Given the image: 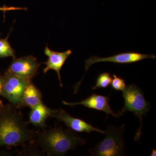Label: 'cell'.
I'll list each match as a JSON object with an SVG mask.
<instances>
[{
  "instance_id": "obj_1",
  "label": "cell",
  "mask_w": 156,
  "mask_h": 156,
  "mask_svg": "<svg viewBox=\"0 0 156 156\" xmlns=\"http://www.w3.org/2000/svg\"><path fill=\"white\" fill-rule=\"evenodd\" d=\"M20 112L11 103L4 104L0 100V149L9 150L34 143L37 131L27 127Z\"/></svg>"
},
{
  "instance_id": "obj_2",
  "label": "cell",
  "mask_w": 156,
  "mask_h": 156,
  "mask_svg": "<svg viewBox=\"0 0 156 156\" xmlns=\"http://www.w3.org/2000/svg\"><path fill=\"white\" fill-rule=\"evenodd\" d=\"M35 142L48 156H64L69 151L86 144V140L70 129L61 127L37 131Z\"/></svg>"
},
{
  "instance_id": "obj_3",
  "label": "cell",
  "mask_w": 156,
  "mask_h": 156,
  "mask_svg": "<svg viewBox=\"0 0 156 156\" xmlns=\"http://www.w3.org/2000/svg\"><path fill=\"white\" fill-rule=\"evenodd\" d=\"M105 133L106 135L103 140L89 151L91 155H125V144L124 140L125 125L118 127L109 126Z\"/></svg>"
},
{
  "instance_id": "obj_4",
  "label": "cell",
  "mask_w": 156,
  "mask_h": 156,
  "mask_svg": "<svg viewBox=\"0 0 156 156\" xmlns=\"http://www.w3.org/2000/svg\"><path fill=\"white\" fill-rule=\"evenodd\" d=\"M2 85L1 96L17 109L22 107V99L26 87L31 80L6 72L1 78Z\"/></svg>"
},
{
  "instance_id": "obj_5",
  "label": "cell",
  "mask_w": 156,
  "mask_h": 156,
  "mask_svg": "<svg viewBox=\"0 0 156 156\" xmlns=\"http://www.w3.org/2000/svg\"><path fill=\"white\" fill-rule=\"evenodd\" d=\"M122 95L125 103L120 113L122 115L126 112H132L139 117L141 124L143 116H146L151 108L150 103L146 100L142 90L135 84H131L126 86L122 91Z\"/></svg>"
},
{
  "instance_id": "obj_6",
  "label": "cell",
  "mask_w": 156,
  "mask_h": 156,
  "mask_svg": "<svg viewBox=\"0 0 156 156\" xmlns=\"http://www.w3.org/2000/svg\"><path fill=\"white\" fill-rule=\"evenodd\" d=\"M154 54H146L136 53L127 52L116 54L107 57H100L93 56L85 61V68L86 72L89 70L92 65L100 62H111L117 64H130L137 62L146 58H155Z\"/></svg>"
},
{
  "instance_id": "obj_7",
  "label": "cell",
  "mask_w": 156,
  "mask_h": 156,
  "mask_svg": "<svg viewBox=\"0 0 156 156\" xmlns=\"http://www.w3.org/2000/svg\"><path fill=\"white\" fill-rule=\"evenodd\" d=\"M41 64L32 56L14 58L7 72L31 80L37 73Z\"/></svg>"
},
{
  "instance_id": "obj_8",
  "label": "cell",
  "mask_w": 156,
  "mask_h": 156,
  "mask_svg": "<svg viewBox=\"0 0 156 156\" xmlns=\"http://www.w3.org/2000/svg\"><path fill=\"white\" fill-rule=\"evenodd\" d=\"M51 117L55 118L58 122H63L71 130L76 132L91 133L93 131L105 134V131L95 128L83 120L73 118L62 109H53Z\"/></svg>"
},
{
  "instance_id": "obj_9",
  "label": "cell",
  "mask_w": 156,
  "mask_h": 156,
  "mask_svg": "<svg viewBox=\"0 0 156 156\" xmlns=\"http://www.w3.org/2000/svg\"><path fill=\"white\" fill-rule=\"evenodd\" d=\"M110 98L109 96L92 94L86 99L82 100L79 102H68L62 101L63 105L66 106L74 107L76 105H83L89 108L105 112L108 116L109 115H111L113 116L118 118L121 116L122 115L119 112L116 114L112 108L109 104Z\"/></svg>"
},
{
  "instance_id": "obj_10",
  "label": "cell",
  "mask_w": 156,
  "mask_h": 156,
  "mask_svg": "<svg viewBox=\"0 0 156 156\" xmlns=\"http://www.w3.org/2000/svg\"><path fill=\"white\" fill-rule=\"evenodd\" d=\"M44 53L45 55L48 56V61L44 63L46 65L44 69V73H46L50 70H55L57 73L60 87L62 88L63 85L62 83L60 71L72 51L68 50L63 52H56L50 50L47 46L45 47Z\"/></svg>"
},
{
  "instance_id": "obj_11",
  "label": "cell",
  "mask_w": 156,
  "mask_h": 156,
  "mask_svg": "<svg viewBox=\"0 0 156 156\" xmlns=\"http://www.w3.org/2000/svg\"><path fill=\"white\" fill-rule=\"evenodd\" d=\"M31 109L27 123L41 129L47 128L46 121L48 118L51 117L53 109L45 105L43 101Z\"/></svg>"
},
{
  "instance_id": "obj_12",
  "label": "cell",
  "mask_w": 156,
  "mask_h": 156,
  "mask_svg": "<svg viewBox=\"0 0 156 156\" xmlns=\"http://www.w3.org/2000/svg\"><path fill=\"white\" fill-rule=\"evenodd\" d=\"M42 99L41 92L30 81L26 87L22 99V107L32 108L41 103Z\"/></svg>"
},
{
  "instance_id": "obj_13",
  "label": "cell",
  "mask_w": 156,
  "mask_h": 156,
  "mask_svg": "<svg viewBox=\"0 0 156 156\" xmlns=\"http://www.w3.org/2000/svg\"><path fill=\"white\" fill-rule=\"evenodd\" d=\"M9 35L6 38L0 39V58H6L10 56L13 58L15 57V51L11 48L8 41Z\"/></svg>"
},
{
  "instance_id": "obj_14",
  "label": "cell",
  "mask_w": 156,
  "mask_h": 156,
  "mask_svg": "<svg viewBox=\"0 0 156 156\" xmlns=\"http://www.w3.org/2000/svg\"><path fill=\"white\" fill-rule=\"evenodd\" d=\"M112 77L109 73L105 72L101 73L98 77L96 84L92 89H106L111 85Z\"/></svg>"
},
{
  "instance_id": "obj_15",
  "label": "cell",
  "mask_w": 156,
  "mask_h": 156,
  "mask_svg": "<svg viewBox=\"0 0 156 156\" xmlns=\"http://www.w3.org/2000/svg\"><path fill=\"white\" fill-rule=\"evenodd\" d=\"M113 79L112 80L111 87L115 91H122L126 87V83L124 79L117 76L116 75H113Z\"/></svg>"
},
{
  "instance_id": "obj_16",
  "label": "cell",
  "mask_w": 156,
  "mask_h": 156,
  "mask_svg": "<svg viewBox=\"0 0 156 156\" xmlns=\"http://www.w3.org/2000/svg\"><path fill=\"white\" fill-rule=\"evenodd\" d=\"M26 8H18V7H6L4 6L3 7H0V11L5 12L7 11H13V10H26Z\"/></svg>"
},
{
  "instance_id": "obj_17",
  "label": "cell",
  "mask_w": 156,
  "mask_h": 156,
  "mask_svg": "<svg viewBox=\"0 0 156 156\" xmlns=\"http://www.w3.org/2000/svg\"><path fill=\"white\" fill-rule=\"evenodd\" d=\"M151 156H156V150L154 149H153L151 153Z\"/></svg>"
},
{
  "instance_id": "obj_18",
  "label": "cell",
  "mask_w": 156,
  "mask_h": 156,
  "mask_svg": "<svg viewBox=\"0 0 156 156\" xmlns=\"http://www.w3.org/2000/svg\"><path fill=\"white\" fill-rule=\"evenodd\" d=\"M2 83L1 82V80H0V95L2 93Z\"/></svg>"
},
{
  "instance_id": "obj_19",
  "label": "cell",
  "mask_w": 156,
  "mask_h": 156,
  "mask_svg": "<svg viewBox=\"0 0 156 156\" xmlns=\"http://www.w3.org/2000/svg\"><path fill=\"white\" fill-rule=\"evenodd\" d=\"M1 76H0V80H1Z\"/></svg>"
}]
</instances>
